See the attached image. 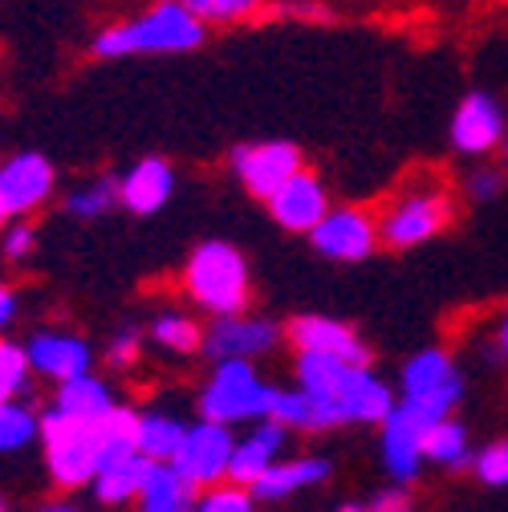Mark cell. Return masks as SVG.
I'll return each instance as SVG.
<instances>
[{
	"label": "cell",
	"instance_id": "cell-37",
	"mask_svg": "<svg viewBox=\"0 0 508 512\" xmlns=\"http://www.w3.org/2000/svg\"><path fill=\"white\" fill-rule=\"evenodd\" d=\"M370 512H411V492L403 488V484H395V488H383L370 504H366Z\"/></svg>",
	"mask_w": 508,
	"mask_h": 512
},
{
	"label": "cell",
	"instance_id": "cell-12",
	"mask_svg": "<svg viewBox=\"0 0 508 512\" xmlns=\"http://www.w3.org/2000/svg\"><path fill=\"white\" fill-rule=\"evenodd\" d=\"M57 191V171L41 151H17L0 163V204L9 216H33L41 212Z\"/></svg>",
	"mask_w": 508,
	"mask_h": 512
},
{
	"label": "cell",
	"instance_id": "cell-22",
	"mask_svg": "<svg viewBox=\"0 0 508 512\" xmlns=\"http://www.w3.org/2000/svg\"><path fill=\"white\" fill-rule=\"evenodd\" d=\"M151 468H155V460H147L143 452H126V456H118V460H110V464L98 468V476L90 480L94 484V496L102 504H110V508L114 504H131L139 496L143 480L151 476Z\"/></svg>",
	"mask_w": 508,
	"mask_h": 512
},
{
	"label": "cell",
	"instance_id": "cell-33",
	"mask_svg": "<svg viewBox=\"0 0 508 512\" xmlns=\"http://www.w3.org/2000/svg\"><path fill=\"white\" fill-rule=\"evenodd\" d=\"M139 358H143V334H139L135 326L118 330V334L106 342V366H110L114 374H131V370L139 366Z\"/></svg>",
	"mask_w": 508,
	"mask_h": 512
},
{
	"label": "cell",
	"instance_id": "cell-25",
	"mask_svg": "<svg viewBox=\"0 0 508 512\" xmlns=\"http://www.w3.org/2000/svg\"><path fill=\"white\" fill-rule=\"evenodd\" d=\"M183 435H187V423H179L171 411H139V452L147 460L171 464Z\"/></svg>",
	"mask_w": 508,
	"mask_h": 512
},
{
	"label": "cell",
	"instance_id": "cell-16",
	"mask_svg": "<svg viewBox=\"0 0 508 512\" xmlns=\"http://www.w3.org/2000/svg\"><path fill=\"white\" fill-rule=\"evenodd\" d=\"M25 354H29V366L33 374H45L53 382H66V378H78L90 370V342L78 338V334H66V330H37L29 342H25Z\"/></svg>",
	"mask_w": 508,
	"mask_h": 512
},
{
	"label": "cell",
	"instance_id": "cell-14",
	"mask_svg": "<svg viewBox=\"0 0 508 512\" xmlns=\"http://www.w3.org/2000/svg\"><path fill=\"white\" fill-rule=\"evenodd\" d=\"M273 220L285 228V232H309L317 220L330 212V196H326V183L317 179L313 171H293L273 196L265 200Z\"/></svg>",
	"mask_w": 508,
	"mask_h": 512
},
{
	"label": "cell",
	"instance_id": "cell-27",
	"mask_svg": "<svg viewBox=\"0 0 508 512\" xmlns=\"http://www.w3.org/2000/svg\"><path fill=\"white\" fill-rule=\"evenodd\" d=\"M423 460H435L443 468H460L468 464V431L456 419H435L423 435Z\"/></svg>",
	"mask_w": 508,
	"mask_h": 512
},
{
	"label": "cell",
	"instance_id": "cell-2",
	"mask_svg": "<svg viewBox=\"0 0 508 512\" xmlns=\"http://www.w3.org/2000/svg\"><path fill=\"white\" fill-rule=\"evenodd\" d=\"M208 41V25L183 5V0H155L139 17L114 21L94 33L90 53L102 61L122 57H171V53H192Z\"/></svg>",
	"mask_w": 508,
	"mask_h": 512
},
{
	"label": "cell",
	"instance_id": "cell-26",
	"mask_svg": "<svg viewBox=\"0 0 508 512\" xmlns=\"http://www.w3.org/2000/svg\"><path fill=\"white\" fill-rule=\"evenodd\" d=\"M151 342H159L167 354H196L204 350V330L183 309H159L151 317Z\"/></svg>",
	"mask_w": 508,
	"mask_h": 512
},
{
	"label": "cell",
	"instance_id": "cell-35",
	"mask_svg": "<svg viewBox=\"0 0 508 512\" xmlns=\"http://www.w3.org/2000/svg\"><path fill=\"white\" fill-rule=\"evenodd\" d=\"M265 13H273L281 21H301V25H326L334 17L330 5H322V0H277Z\"/></svg>",
	"mask_w": 508,
	"mask_h": 512
},
{
	"label": "cell",
	"instance_id": "cell-7",
	"mask_svg": "<svg viewBox=\"0 0 508 512\" xmlns=\"http://www.w3.org/2000/svg\"><path fill=\"white\" fill-rule=\"evenodd\" d=\"M460 374L443 350H423L403 366V403L423 411L431 423L460 403Z\"/></svg>",
	"mask_w": 508,
	"mask_h": 512
},
{
	"label": "cell",
	"instance_id": "cell-31",
	"mask_svg": "<svg viewBox=\"0 0 508 512\" xmlns=\"http://www.w3.org/2000/svg\"><path fill=\"white\" fill-rule=\"evenodd\" d=\"M208 29L212 25H244L269 9V0H183Z\"/></svg>",
	"mask_w": 508,
	"mask_h": 512
},
{
	"label": "cell",
	"instance_id": "cell-43",
	"mask_svg": "<svg viewBox=\"0 0 508 512\" xmlns=\"http://www.w3.org/2000/svg\"><path fill=\"white\" fill-rule=\"evenodd\" d=\"M9 220H13V216H9V208L0 204V232H5V224H9Z\"/></svg>",
	"mask_w": 508,
	"mask_h": 512
},
{
	"label": "cell",
	"instance_id": "cell-38",
	"mask_svg": "<svg viewBox=\"0 0 508 512\" xmlns=\"http://www.w3.org/2000/svg\"><path fill=\"white\" fill-rule=\"evenodd\" d=\"M496 191H500V171L484 167V171H472V175H468V196H472V200H492Z\"/></svg>",
	"mask_w": 508,
	"mask_h": 512
},
{
	"label": "cell",
	"instance_id": "cell-6",
	"mask_svg": "<svg viewBox=\"0 0 508 512\" xmlns=\"http://www.w3.org/2000/svg\"><path fill=\"white\" fill-rule=\"evenodd\" d=\"M273 403V387L257 374L248 358H216L212 378L200 391V415L216 419V423H257L269 415Z\"/></svg>",
	"mask_w": 508,
	"mask_h": 512
},
{
	"label": "cell",
	"instance_id": "cell-40",
	"mask_svg": "<svg viewBox=\"0 0 508 512\" xmlns=\"http://www.w3.org/2000/svg\"><path fill=\"white\" fill-rule=\"evenodd\" d=\"M37 512H78V508H74L70 500H49V504H41Z\"/></svg>",
	"mask_w": 508,
	"mask_h": 512
},
{
	"label": "cell",
	"instance_id": "cell-9",
	"mask_svg": "<svg viewBox=\"0 0 508 512\" xmlns=\"http://www.w3.org/2000/svg\"><path fill=\"white\" fill-rule=\"evenodd\" d=\"M232 175L240 179V187L248 191V196H257V200H269L273 191L293 175L301 171V151L285 139H265V143H240L232 155Z\"/></svg>",
	"mask_w": 508,
	"mask_h": 512
},
{
	"label": "cell",
	"instance_id": "cell-45",
	"mask_svg": "<svg viewBox=\"0 0 508 512\" xmlns=\"http://www.w3.org/2000/svg\"><path fill=\"white\" fill-rule=\"evenodd\" d=\"M0 512H9V508H5V500H0Z\"/></svg>",
	"mask_w": 508,
	"mask_h": 512
},
{
	"label": "cell",
	"instance_id": "cell-21",
	"mask_svg": "<svg viewBox=\"0 0 508 512\" xmlns=\"http://www.w3.org/2000/svg\"><path fill=\"white\" fill-rule=\"evenodd\" d=\"M200 488L187 480L175 464H155L139 488V512H192Z\"/></svg>",
	"mask_w": 508,
	"mask_h": 512
},
{
	"label": "cell",
	"instance_id": "cell-32",
	"mask_svg": "<svg viewBox=\"0 0 508 512\" xmlns=\"http://www.w3.org/2000/svg\"><path fill=\"white\" fill-rule=\"evenodd\" d=\"M192 512H252V488L232 484V480L208 484V488H200Z\"/></svg>",
	"mask_w": 508,
	"mask_h": 512
},
{
	"label": "cell",
	"instance_id": "cell-20",
	"mask_svg": "<svg viewBox=\"0 0 508 512\" xmlns=\"http://www.w3.org/2000/svg\"><path fill=\"white\" fill-rule=\"evenodd\" d=\"M330 480V460L317 456H297V460H277L273 468L261 472V480L252 484V496L257 500H285L293 492H305L313 484Z\"/></svg>",
	"mask_w": 508,
	"mask_h": 512
},
{
	"label": "cell",
	"instance_id": "cell-8",
	"mask_svg": "<svg viewBox=\"0 0 508 512\" xmlns=\"http://www.w3.org/2000/svg\"><path fill=\"white\" fill-rule=\"evenodd\" d=\"M232 447H236V435L228 423H216V419H200L187 427L179 452H175V468L192 480L196 488H208V484H220L228 480V464H232Z\"/></svg>",
	"mask_w": 508,
	"mask_h": 512
},
{
	"label": "cell",
	"instance_id": "cell-1",
	"mask_svg": "<svg viewBox=\"0 0 508 512\" xmlns=\"http://www.w3.org/2000/svg\"><path fill=\"white\" fill-rule=\"evenodd\" d=\"M293 374H297V387L317 395L342 423H383L387 411L395 407L391 399V387L378 378L370 366H358V362H346L338 354H309V350H297V362H293Z\"/></svg>",
	"mask_w": 508,
	"mask_h": 512
},
{
	"label": "cell",
	"instance_id": "cell-5",
	"mask_svg": "<svg viewBox=\"0 0 508 512\" xmlns=\"http://www.w3.org/2000/svg\"><path fill=\"white\" fill-rule=\"evenodd\" d=\"M452 191L435 183V179H423V183H403L395 196L383 204L378 212V244L387 248H415L431 236H439L443 228L452 224Z\"/></svg>",
	"mask_w": 508,
	"mask_h": 512
},
{
	"label": "cell",
	"instance_id": "cell-10",
	"mask_svg": "<svg viewBox=\"0 0 508 512\" xmlns=\"http://www.w3.org/2000/svg\"><path fill=\"white\" fill-rule=\"evenodd\" d=\"M309 240L326 261H366L378 248V216L370 208H330L309 228Z\"/></svg>",
	"mask_w": 508,
	"mask_h": 512
},
{
	"label": "cell",
	"instance_id": "cell-42",
	"mask_svg": "<svg viewBox=\"0 0 508 512\" xmlns=\"http://www.w3.org/2000/svg\"><path fill=\"white\" fill-rule=\"evenodd\" d=\"M338 512H370V508H366V504H342Z\"/></svg>",
	"mask_w": 508,
	"mask_h": 512
},
{
	"label": "cell",
	"instance_id": "cell-11",
	"mask_svg": "<svg viewBox=\"0 0 508 512\" xmlns=\"http://www.w3.org/2000/svg\"><path fill=\"white\" fill-rule=\"evenodd\" d=\"M285 330L273 317H248V313H224L204 330V354L216 358H248L257 362L281 346Z\"/></svg>",
	"mask_w": 508,
	"mask_h": 512
},
{
	"label": "cell",
	"instance_id": "cell-17",
	"mask_svg": "<svg viewBox=\"0 0 508 512\" xmlns=\"http://www.w3.org/2000/svg\"><path fill=\"white\" fill-rule=\"evenodd\" d=\"M289 443V427L285 423H277V419H257L248 427V435L244 439H236V447H232V464H228V480L232 484H244V488H252L261 480V472L265 468H273L277 460H281V447Z\"/></svg>",
	"mask_w": 508,
	"mask_h": 512
},
{
	"label": "cell",
	"instance_id": "cell-34",
	"mask_svg": "<svg viewBox=\"0 0 508 512\" xmlns=\"http://www.w3.org/2000/svg\"><path fill=\"white\" fill-rule=\"evenodd\" d=\"M472 468H476V480L480 484H492V488L508 484V439L484 447V452L472 460Z\"/></svg>",
	"mask_w": 508,
	"mask_h": 512
},
{
	"label": "cell",
	"instance_id": "cell-41",
	"mask_svg": "<svg viewBox=\"0 0 508 512\" xmlns=\"http://www.w3.org/2000/svg\"><path fill=\"white\" fill-rule=\"evenodd\" d=\"M496 346H500V354L508 358V313H504V322H500V330H496Z\"/></svg>",
	"mask_w": 508,
	"mask_h": 512
},
{
	"label": "cell",
	"instance_id": "cell-30",
	"mask_svg": "<svg viewBox=\"0 0 508 512\" xmlns=\"http://www.w3.org/2000/svg\"><path fill=\"white\" fill-rule=\"evenodd\" d=\"M33 387V366L21 342L0 338V399H25Z\"/></svg>",
	"mask_w": 508,
	"mask_h": 512
},
{
	"label": "cell",
	"instance_id": "cell-3",
	"mask_svg": "<svg viewBox=\"0 0 508 512\" xmlns=\"http://www.w3.org/2000/svg\"><path fill=\"white\" fill-rule=\"evenodd\" d=\"M183 293L196 309L224 317L244 313L252 301V277L244 252L228 240H204L183 265Z\"/></svg>",
	"mask_w": 508,
	"mask_h": 512
},
{
	"label": "cell",
	"instance_id": "cell-13",
	"mask_svg": "<svg viewBox=\"0 0 508 512\" xmlns=\"http://www.w3.org/2000/svg\"><path fill=\"white\" fill-rule=\"evenodd\" d=\"M427 427H431V419L423 411H415L411 403H395L387 411V419H383V464H387L391 480L407 484L419 476Z\"/></svg>",
	"mask_w": 508,
	"mask_h": 512
},
{
	"label": "cell",
	"instance_id": "cell-4",
	"mask_svg": "<svg viewBox=\"0 0 508 512\" xmlns=\"http://www.w3.org/2000/svg\"><path fill=\"white\" fill-rule=\"evenodd\" d=\"M37 439H41L49 480L61 492L86 488L98 476V464H102V423L98 419H74V415H61L57 407H49L41 415Z\"/></svg>",
	"mask_w": 508,
	"mask_h": 512
},
{
	"label": "cell",
	"instance_id": "cell-28",
	"mask_svg": "<svg viewBox=\"0 0 508 512\" xmlns=\"http://www.w3.org/2000/svg\"><path fill=\"white\" fill-rule=\"evenodd\" d=\"M41 415H33V407L25 399H0V456H13L21 447H29L37 439Z\"/></svg>",
	"mask_w": 508,
	"mask_h": 512
},
{
	"label": "cell",
	"instance_id": "cell-23",
	"mask_svg": "<svg viewBox=\"0 0 508 512\" xmlns=\"http://www.w3.org/2000/svg\"><path fill=\"white\" fill-rule=\"evenodd\" d=\"M114 391L106 387L102 378H94L90 370L78 374V378H66V382H57V391H53V403L61 415H74V419H102L110 407H114Z\"/></svg>",
	"mask_w": 508,
	"mask_h": 512
},
{
	"label": "cell",
	"instance_id": "cell-18",
	"mask_svg": "<svg viewBox=\"0 0 508 512\" xmlns=\"http://www.w3.org/2000/svg\"><path fill=\"white\" fill-rule=\"evenodd\" d=\"M504 139V110L492 94L484 90H472L460 106H456V118H452V143L456 151L464 155H484L492 147H500Z\"/></svg>",
	"mask_w": 508,
	"mask_h": 512
},
{
	"label": "cell",
	"instance_id": "cell-15",
	"mask_svg": "<svg viewBox=\"0 0 508 512\" xmlns=\"http://www.w3.org/2000/svg\"><path fill=\"white\" fill-rule=\"evenodd\" d=\"M285 338L293 342V350H309V354H338L346 362L370 366V350L362 346V338L334 317H317V313H301L285 326Z\"/></svg>",
	"mask_w": 508,
	"mask_h": 512
},
{
	"label": "cell",
	"instance_id": "cell-24",
	"mask_svg": "<svg viewBox=\"0 0 508 512\" xmlns=\"http://www.w3.org/2000/svg\"><path fill=\"white\" fill-rule=\"evenodd\" d=\"M269 419L285 423L289 431H330V427H338L334 411H330L322 399H317V395L301 391V387H293V391H281V387H273Z\"/></svg>",
	"mask_w": 508,
	"mask_h": 512
},
{
	"label": "cell",
	"instance_id": "cell-29",
	"mask_svg": "<svg viewBox=\"0 0 508 512\" xmlns=\"http://www.w3.org/2000/svg\"><path fill=\"white\" fill-rule=\"evenodd\" d=\"M114 204H118V179H110V175L90 179V183L74 187L70 196H66V212H70L74 220H98V216H106Z\"/></svg>",
	"mask_w": 508,
	"mask_h": 512
},
{
	"label": "cell",
	"instance_id": "cell-36",
	"mask_svg": "<svg viewBox=\"0 0 508 512\" xmlns=\"http://www.w3.org/2000/svg\"><path fill=\"white\" fill-rule=\"evenodd\" d=\"M0 248H5L9 261H25V256H33V248H37L33 224H5V232H0Z\"/></svg>",
	"mask_w": 508,
	"mask_h": 512
},
{
	"label": "cell",
	"instance_id": "cell-39",
	"mask_svg": "<svg viewBox=\"0 0 508 512\" xmlns=\"http://www.w3.org/2000/svg\"><path fill=\"white\" fill-rule=\"evenodd\" d=\"M17 322V293L0 281V338H5V330Z\"/></svg>",
	"mask_w": 508,
	"mask_h": 512
},
{
	"label": "cell",
	"instance_id": "cell-19",
	"mask_svg": "<svg viewBox=\"0 0 508 512\" xmlns=\"http://www.w3.org/2000/svg\"><path fill=\"white\" fill-rule=\"evenodd\" d=\"M171 191H175V167L159 155H147L118 179V204L135 216H151L171 200Z\"/></svg>",
	"mask_w": 508,
	"mask_h": 512
},
{
	"label": "cell",
	"instance_id": "cell-44",
	"mask_svg": "<svg viewBox=\"0 0 508 512\" xmlns=\"http://www.w3.org/2000/svg\"><path fill=\"white\" fill-rule=\"evenodd\" d=\"M500 147H504V167H508V131H504V139H500Z\"/></svg>",
	"mask_w": 508,
	"mask_h": 512
}]
</instances>
